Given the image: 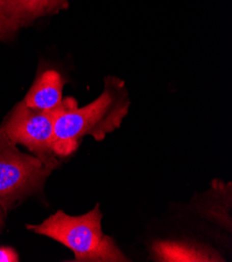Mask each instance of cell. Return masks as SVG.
I'll return each instance as SVG.
<instances>
[{
  "label": "cell",
  "instance_id": "1",
  "mask_svg": "<svg viewBox=\"0 0 232 262\" xmlns=\"http://www.w3.org/2000/svg\"><path fill=\"white\" fill-rule=\"evenodd\" d=\"M128 109L130 99L125 84L113 76L106 78L101 95L83 108L77 107L72 97L64 99L55 122V155L59 158L72 155L86 136L102 141L121 125Z\"/></svg>",
  "mask_w": 232,
  "mask_h": 262
},
{
  "label": "cell",
  "instance_id": "2",
  "mask_svg": "<svg viewBox=\"0 0 232 262\" xmlns=\"http://www.w3.org/2000/svg\"><path fill=\"white\" fill-rule=\"evenodd\" d=\"M101 221L102 212L96 204L86 214L72 216L59 210L39 225H27V229L64 245L77 262L130 261L115 241L103 233Z\"/></svg>",
  "mask_w": 232,
  "mask_h": 262
},
{
  "label": "cell",
  "instance_id": "3",
  "mask_svg": "<svg viewBox=\"0 0 232 262\" xmlns=\"http://www.w3.org/2000/svg\"><path fill=\"white\" fill-rule=\"evenodd\" d=\"M58 167L35 155L22 152L0 130V205L8 214L29 196L41 191Z\"/></svg>",
  "mask_w": 232,
  "mask_h": 262
},
{
  "label": "cell",
  "instance_id": "4",
  "mask_svg": "<svg viewBox=\"0 0 232 262\" xmlns=\"http://www.w3.org/2000/svg\"><path fill=\"white\" fill-rule=\"evenodd\" d=\"M61 108L62 104L58 109L43 111L28 107L22 100L0 125V130L17 145H23L44 162L59 167L53 142L55 122Z\"/></svg>",
  "mask_w": 232,
  "mask_h": 262
},
{
  "label": "cell",
  "instance_id": "5",
  "mask_svg": "<svg viewBox=\"0 0 232 262\" xmlns=\"http://www.w3.org/2000/svg\"><path fill=\"white\" fill-rule=\"evenodd\" d=\"M67 0H0V17L15 31L60 10Z\"/></svg>",
  "mask_w": 232,
  "mask_h": 262
},
{
  "label": "cell",
  "instance_id": "6",
  "mask_svg": "<svg viewBox=\"0 0 232 262\" xmlns=\"http://www.w3.org/2000/svg\"><path fill=\"white\" fill-rule=\"evenodd\" d=\"M63 88L62 75L57 70L49 69L37 78L23 100L28 107L33 109L55 110L63 102Z\"/></svg>",
  "mask_w": 232,
  "mask_h": 262
},
{
  "label": "cell",
  "instance_id": "7",
  "mask_svg": "<svg viewBox=\"0 0 232 262\" xmlns=\"http://www.w3.org/2000/svg\"><path fill=\"white\" fill-rule=\"evenodd\" d=\"M153 255L158 261L167 262H206L223 261L212 248L189 242H158L152 246Z\"/></svg>",
  "mask_w": 232,
  "mask_h": 262
},
{
  "label": "cell",
  "instance_id": "8",
  "mask_svg": "<svg viewBox=\"0 0 232 262\" xmlns=\"http://www.w3.org/2000/svg\"><path fill=\"white\" fill-rule=\"evenodd\" d=\"M19 255L11 247H0V262H18Z\"/></svg>",
  "mask_w": 232,
  "mask_h": 262
},
{
  "label": "cell",
  "instance_id": "9",
  "mask_svg": "<svg viewBox=\"0 0 232 262\" xmlns=\"http://www.w3.org/2000/svg\"><path fill=\"white\" fill-rule=\"evenodd\" d=\"M17 31H15L12 26L0 17V40H8L12 38Z\"/></svg>",
  "mask_w": 232,
  "mask_h": 262
},
{
  "label": "cell",
  "instance_id": "10",
  "mask_svg": "<svg viewBox=\"0 0 232 262\" xmlns=\"http://www.w3.org/2000/svg\"><path fill=\"white\" fill-rule=\"evenodd\" d=\"M6 217H7V213L5 212L3 206L0 205V234L3 233V231H4V229H5Z\"/></svg>",
  "mask_w": 232,
  "mask_h": 262
}]
</instances>
